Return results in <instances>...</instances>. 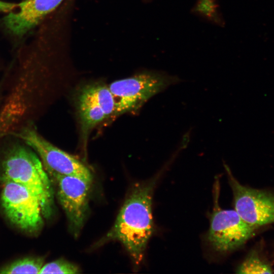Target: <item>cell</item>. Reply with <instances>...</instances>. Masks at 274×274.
I'll list each match as a JSON object with an SVG mask.
<instances>
[{"instance_id": "obj_1", "label": "cell", "mask_w": 274, "mask_h": 274, "mask_svg": "<svg viewBox=\"0 0 274 274\" xmlns=\"http://www.w3.org/2000/svg\"><path fill=\"white\" fill-rule=\"evenodd\" d=\"M157 179L134 185L107 234L95 245L97 247L118 241L125 248L133 262L140 265L153 230L152 196Z\"/></svg>"}, {"instance_id": "obj_2", "label": "cell", "mask_w": 274, "mask_h": 274, "mask_svg": "<svg viewBox=\"0 0 274 274\" xmlns=\"http://www.w3.org/2000/svg\"><path fill=\"white\" fill-rule=\"evenodd\" d=\"M1 180L25 187L40 201L44 217L53 213V189L40 158L28 147L18 143L7 147L1 165Z\"/></svg>"}, {"instance_id": "obj_3", "label": "cell", "mask_w": 274, "mask_h": 274, "mask_svg": "<svg viewBox=\"0 0 274 274\" xmlns=\"http://www.w3.org/2000/svg\"><path fill=\"white\" fill-rule=\"evenodd\" d=\"M179 79L163 72L146 71L108 85L115 102L113 116L136 112L151 97Z\"/></svg>"}, {"instance_id": "obj_4", "label": "cell", "mask_w": 274, "mask_h": 274, "mask_svg": "<svg viewBox=\"0 0 274 274\" xmlns=\"http://www.w3.org/2000/svg\"><path fill=\"white\" fill-rule=\"evenodd\" d=\"M15 135L37 153L49 174L75 176L91 183L92 176L86 165L45 140L32 126L25 127Z\"/></svg>"}, {"instance_id": "obj_5", "label": "cell", "mask_w": 274, "mask_h": 274, "mask_svg": "<svg viewBox=\"0 0 274 274\" xmlns=\"http://www.w3.org/2000/svg\"><path fill=\"white\" fill-rule=\"evenodd\" d=\"M1 203L9 220L19 228L33 232L43 225V215L38 199L25 187L1 180Z\"/></svg>"}, {"instance_id": "obj_6", "label": "cell", "mask_w": 274, "mask_h": 274, "mask_svg": "<svg viewBox=\"0 0 274 274\" xmlns=\"http://www.w3.org/2000/svg\"><path fill=\"white\" fill-rule=\"evenodd\" d=\"M225 169L233 194L234 210L240 217L258 229L274 223V192L243 185L227 166Z\"/></svg>"}, {"instance_id": "obj_7", "label": "cell", "mask_w": 274, "mask_h": 274, "mask_svg": "<svg viewBox=\"0 0 274 274\" xmlns=\"http://www.w3.org/2000/svg\"><path fill=\"white\" fill-rule=\"evenodd\" d=\"M257 229L246 223L235 210L216 208L211 217L208 239L216 251L227 252L244 245Z\"/></svg>"}, {"instance_id": "obj_8", "label": "cell", "mask_w": 274, "mask_h": 274, "mask_svg": "<svg viewBox=\"0 0 274 274\" xmlns=\"http://www.w3.org/2000/svg\"><path fill=\"white\" fill-rule=\"evenodd\" d=\"M77 110L84 147L90 131L113 116L115 102L108 85L94 83L84 86L77 97Z\"/></svg>"}, {"instance_id": "obj_9", "label": "cell", "mask_w": 274, "mask_h": 274, "mask_svg": "<svg viewBox=\"0 0 274 274\" xmlns=\"http://www.w3.org/2000/svg\"><path fill=\"white\" fill-rule=\"evenodd\" d=\"M49 175L56 183L57 198L65 212L70 229L77 236L86 217L91 183L75 176L56 173Z\"/></svg>"}, {"instance_id": "obj_10", "label": "cell", "mask_w": 274, "mask_h": 274, "mask_svg": "<svg viewBox=\"0 0 274 274\" xmlns=\"http://www.w3.org/2000/svg\"><path fill=\"white\" fill-rule=\"evenodd\" d=\"M63 0H24L18 5L17 12L6 16L3 22L12 34L22 36L38 25L55 10Z\"/></svg>"}, {"instance_id": "obj_11", "label": "cell", "mask_w": 274, "mask_h": 274, "mask_svg": "<svg viewBox=\"0 0 274 274\" xmlns=\"http://www.w3.org/2000/svg\"><path fill=\"white\" fill-rule=\"evenodd\" d=\"M44 265L41 258L26 257L17 260L0 268V273H39Z\"/></svg>"}, {"instance_id": "obj_12", "label": "cell", "mask_w": 274, "mask_h": 274, "mask_svg": "<svg viewBox=\"0 0 274 274\" xmlns=\"http://www.w3.org/2000/svg\"><path fill=\"white\" fill-rule=\"evenodd\" d=\"M237 273H271L273 269L257 251H252L237 268Z\"/></svg>"}, {"instance_id": "obj_13", "label": "cell", "mask_w": 274, "mask_h": 274, "mask_svg": "<svg viewBox=\"0 0 274 274\" xmlns=\"http://www.w3.org/2000/svg\"><path fill=\"white\" fill-rule=\"evenodd\" d=\"M77 266L63 259H58L44 264L39 273L75 274L79 272Z\"/></svg>"}, {"instance_id": "obj_14", "label": "cell", "mask_w": 274, "mask_h": 274, "mask_svg": "<svg viewBox=\"0 0 274 274\" xmlns=\"http://www.w3.org/2000/svg\"><path fill=\"white\" fill-rule=\"evenodd\" d=\"M215 0H198L195 11L211 20L220 22V17Z\"/></svg>"}, {"instance_id": "obj_15", "label": "cell", "mask_w": 274, "mask_h": 274, "mask_svg": "<svg viewBox=\"0 0 274 274\" xmlns=\"http://www.w3.org/2000/svg\"><path fill=\"white\" fill-rule=\"evenodd\" d=\"M17 5L0 1V12H9L14 9Z\"/></svg>"}]
</instances>
